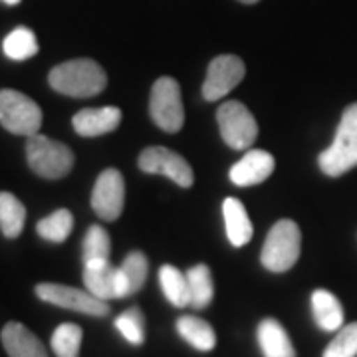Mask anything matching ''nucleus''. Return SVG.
Here are the masks:
<instances>
[{"label": "nucleus", "mask_w": 357, "mask_h": 357, "mask_svg": "<svg viewBox=\"0 0 357 357\" xmlns=\"http://www.w3.org/2000/svg\"><path fill=\"white\" fill-rule=\"evenodd\" d=\"M26 159L30 169L42 178H64L76 163L74 151L60 143L54 141L46 135H32L26 141Z\"/></svg>", "instance_id": "nucleus-3"}, {"label": "nucleus", "mask_w": 357, "mask_h": 357, "mask_svg": "<svg viewBox=\"0 0 357 357\" xmlns=\"http://www.w3.org/2000/svg\"><path fill=\"white\" fill-rule=\"evenodd\" d=\"M220 135L230 149H250L258 137V123L250 109L241 102H225L217 112Z\"/></svg>", "instance_id": "nucleus-7"}, {"label": "nucleus", "mask_w": 357, "mask_h": 357, "mask_svg": "<svg viewBox=\"0 0 357 357\" xmlns=\"http://www.w3.org/2000/svg\"><path fill=\"white\" fill-rule=\"evenodd\" d=\"M115 328L129 344L141 345L145 342V316L139 307L133 306L115 318Z\"/></svg>", "instance_id": "nucleus-28"}, {"label": "nucleus", "mask_w": 357, "mask_h": 357, "mask_svg": "<svg viewBox=\"0 0 357 357\" xmlns=\"http://www.w3.org/2000/svg\"><path fill=\"white\" fill-rule=\"evenodd\" d=\"M72 229H74V215L68 208H60V211L52 213L36 225L40 236L54 244L64 243L66 238L72 234Z\"/></svg>", "instance_id": "nucleus-25"}, {"label": "nucleus", "mask_w": 357, "mask_h": 357, "mask_svg": "<svg viewBox=\"0 0 357 357\" xmlns=\"http://www.w3.org/2000/svg\"><path fill=\"white\" fill-rule=\"evenodd\" d=\"M357 356V321L340 328L335 337L324 349V357H356Z\"/></svg>", "instance_id": "nucleus-29"}, {"label": "nucleus", "mask_w": 357, "mask_h": 357, "mask_svg": "<svg viewBox=\"0 0 357 357\" xmlns=\"http://www.w3.org/2000/svg\"><path fill=\"white\" fill-rule=\"evenodd\" d=\"M318 163L328 177H342L357 167V102L344 109L333 143L319 153Z\"/></svg>", "instance_id": "nucleus-2"}, {"label": "nucleus", "mask_w": 357, "mask_h": 357, "mask_svg": "<svg viewBox=\"0 0 357 357\" xmlns=\"http://www.w3.org/2000/svg\"><path fill=\"white\" fill-rule=\"evenodd\" d=\"M159 284L165 298L175 307L191 306V296H189V282L187 274H183L177 266L165 264L159 270Z\"/></svg>", "instance_id": "nucleus-21"}, {"label": "nucleus", "mask_w": 357, "mask_h": 357, "mask_svg": "<svg viewBox=\"0 0 357 357\" xmlns=\"http://www.w3.org/2000/svg\"><path fill=\"white\" fill-rule=\"evenodd\" d=\"M0 126L14 135L32 137L42 128V109L16 89H0Z\"/></svg>", "instance_id": "nucleus-5"}, {"label": "nucleus", "mask_w": 357, "mask_h": 357, "mask_svg": "<svg viewBox=\"0 0 357 357\" xmlns=\"http://www.w3.org/2000/svg\"><path fill=\"white\" fill-rule=\"evenodd\" d=\"M36 296L42 302H48L52 306L66 307L72 312H79L86 316H96L103 318L109 314L107 302H103L100 298H96L88 290H79L64 284H52V282H42L36 286Z\"/></svg>", "instance_id": "nucleus-8"}, {"label": "nucleus", "mask_w": 357, "mask_h": 357, "mask_svg": "<svg viewBox=\"0 0 357 357\" xmlns=\"http://www.w3.org/2000/svg\"><path fill=\"white\" fill-rule=\"evenodd\" d=\"M187 282H189V296H191V306L195 310H204L211 306L215 286H213V274L206 264H197L187 270Z\"/></svg>", "instance_id": "nucleus-23"}, {"label": "nucleus", "mask_w": 357, "mask_h": 357, "mask_svg": "<svg viewBox=\"0 0 357 357\" xmlns=\"http://www.w3.org/2000/svg\"><path fill=\"white\" fill-rule=\"evenodd\" d=\"M238 2H243V4H256V2H260V0H238Z\"/></svg>", "instance_id": "nucleus-31"}, {"label": "nucleus", "mask_w": 357, "mask_h": 357, "mask_svg": "<svg viewBox=\"0 0 357 357\" xmlns=\"http://www.w3.org/2000/svg\"><path fill=\"white\" fill-rule=\"evenodd\" d=\"M26 208L13 192H0V230L6 238H18L24 230Z\"/></svg>", "instance_id": "nucleus-22"}, {"label": "nucleus", "mask_w": 357, "mask_h": 357, "mask_svg": "<svg viewBox=\"0 0 357 357\" xmlns=\"http://www.w3.org/2000/svg\"><path fill=\"white\" fill-rule=\"evenodd\" d=\"M126 204V181L123 175L117 169H105L102 175L98 177L93 191H91V208L96 215L114 222L121 217Z\"/></svg>", "instance_id": "nucleus-10"}, {"label": "nucleus", "mask_w": 357, "mask_h": 357, "mask_svg": "<svg viewBox=\"0 0 357 357\" xmlns=\"http://www.w3.org/2000/svg\"><path fill=\"white\" fill-rule=\"evenodd\" d=\"M121 123V109L119 107H86L77 112L72 119V126L77 135L82 137H100L112 133Z\"/></svg>", "instance_id": "nucleus-13"}, {"label": "nucleus", "mask_w": 357, "mask_h": 357, "mask_svg": "<svg viewBox=\"0 0 357 357\" xmlns=\"http://www.w3.org/2000/svg\"><path fill=\"white\" fill-rule=\"evenodd\" d=\"M109 252H112V241L107 230L93 225L89 227L84 238V250H82V258L84 264L88 262H100V260H109Z\"/></svg>", "instance_id": "nucleus-27"}, {"label": "nucleus", "mask_w": 357, "mask_h": 357, "mask_svg": "<svg viewBox=\"0 0 357 357\" xmlns=\"http://www.w3.org/2000/svg\"><path fill=\"white\" fill-rule=\"evenodd\" d=\"M312 314L324 332H337L344 328V306L328 290H316L312 294Z\"/></svg>", "instance_id": "nucleus-19"}, {"label": "nucleus", "mask_w": 357, "mask_h": 357, "mask_svg": "<svg viewBox=\"0 0 357 357\" xmlns=\"http://www.w3.org/2000/svg\"><path fill=\"white\" fill-rule=\"evenodd\" d=\"M276 167V159L264 149H248L241 161L230 167L229 177L236 187H252L264 183Z\"/></svg>", "instance_id": "nucleus-12"}, {"label": "nucleus", "mask_w": 357, "mask_h": 357, "mask_svg": "<svg viewBox=\"0 0 357 357\" xmlns=\"http://www.w3.org/2000/svg\"><path fill=\"white\" fill-rule=\"evenodd\" d=\"M84 332L77 324H60L52 333V351L56 357H77L82 347Z\"/></svg>", "instance_id": "nucleus-26"}, {"label": "nucleus", "mask_w": 357, "mask_h": 357, "mask_svg": "<svg viewBox=\"0 0 357 357\" xmlns=\"http://www.w3.org/2000/svg\"><path fill=\"white\" fill-rule=\"evenodd\" d=\"M256 337H258V345L264 357H296L292 340L278 319H262L258 324Z\"/></svg>", "instance_id": "nucleus-16"}, {"label": "nucleus", "mask_w": 357, "mask_h": 357, "mask_svg": "<svg viewBox=\"0 0 357 357\" xmlns=\"http://www.w3.org/2000/svg\"><path fill=\"white\" fill-rule=\"evenodd\" d=\"M48 84L58 93L70 98H93L107 86V74L96 60L77 58L52 68Z\"/></svg>", "instance_id": "nucleus-1"}, {"label": "nucleus", "mask_w": 357, "mask_h": 357, "mask_svg": "<svg viewBox=\"0 0 357 357\" xmlns=\"http://www.w3.org/2000/svg\"><path fill=\"white\" fill-rule=\"evenodd\" d=\"M8 357H48L44 344L20 321H8L0 333Z\"/></svg>", "instance_id": "nucleus-15"}, {"label": "nucleus", "mask_w": 357, "mask_h": 357, "mask_svg": "<svg viewBox=\"0 0 357 357\" xmlns=\"http://www.w3.org/2000/svg\"><path fill=\"white\" fill-rule=\"evenodd\" d=\"M244 74H246V66L238 56L220 54L208 64L203 84V98L206 102L222 100L243 82Z\"/></svg>", "instance_id": "nucleus-9"}, {"label": "nucleus", "mask_w": 357, "mask_h": 357, "mask_svg": "<svg viewBox=\"0 0 357 357\" xmlns=\"http://www.w3.org/2000/svg\"><path fill=\"white\" fill-rule=\"evenodd\" d=\"M4 4H8V6H16V4H20V0H2Z\"/></svg>", "instance_id": "nucleus-30"}, {"label": "nucleus", "mask_w": 357, "mask_h": 357, "mask_svg": "<svg viewBox=\"0 0 357 357\" xmlns=\"http://www.w3.org/2000/svg\"><path fill=\"white\" fill-rule=\"evenodd\" d=\"M2 52H4L6 58L16 60V62H22V60H28V58L36 56L38 54L36 34L30 28H26V26L14 28L13 32L2 42Z\"/></svg>", "instance_id": "nucleus-24"}, {"label": "nucleus", "mask_w": 357, "mask_h": 357, "mask_svg": "<svg viewBox=\"0 0 357 357\" xmlns=\"http://www.w3.org/2000/svg\"><path fill=\"white\" fill-rule=\"evenodd\" d=\"M115 272L117 268L109 264V260L88 262L84 264V284L89 294L100 298L103 302L117 300L115 294Z\"/></svg>", "instance_id": "nucleus-18"}, {"label": "nucleus", "mask_w": 357, "mask_h": 357, "mask_svg": "<svg viewBox=\"0 0 357 357\" xmlns=\"http://www.w3.org/2000/svg\"><path fill=\"white\" fill-rule=\"evenodd\" d=\"M149 114L157 128L167 133H177L185 123V107L181 100V86L177 79L163 76L159 77L151 88L149 98Z\"/></svg>", "instance_id": "nucleus-6"}, {"label": "nucleus", "mask_w": 357, "mask_h": 357, "mask_svg": "<svg viewBox=\"0 0 357 357\" xmlns=\"http://www.w3.org/2000/svg\"><path fill=\"white\" fill-rule=\"evenodd\" d=\"M302 250V232L294 220H278L268 232L264 246H262V266L270 272H288L300 258Z\"/></svg>", "instance_id": "nucleus-4"}, {"label": "nucleus", "mask_w": 357, "mask_h": 357, "mask_svg": "<svg viewBox=\"0 0 357 357\" xmlns=\"http://www.w3.org/2000/svg\"><path fill=\"white\" fill-rule=\"evenodd\" d=\"M178 335L199 351H213L217 345V333L213 326L197 316H181L177 319Z\"/></svg>", "instance_id": "nucleus-20"}, {"label": "nucleus", "mask_w": 357, "mask_h": 357, "mask_svg": "<svg viewBox=\"0 0 357 357\" xmlns=\"http://www.w3.org/2000/svg\"><path fill=\"white\" fill-rule=\"evenodd\" d=\"M222 215H225V227H227L229 243L236 248L250 243L255 229H252V222L248 218L244 204L238 199L229 197L222 203Z\"/></svg>", "instance_id": "nucleus-17"}, {"label": "nucleus", "mask_w": 357, "mask_h": 357, "mask_svg": "<svg viewBox=\"0 0 357 357\" xmlns=\"http://www.w3.org/2000/svg\"><path fill=\"white\" fill-rule=\"evenodd\" d=\"M147 274H149V260L147 256L133 250L126 256V260L121 262V266H117L115 272V294L117 300L119 298H128L137 294L145 286L147 282Z\"/></svg>", "instance_id": "nucleus-14"}, {"label": "nucleus", "mask_w": 357, "mask_h": 357, "mask_svg": "<svg viewBox=\"0 0 357 357\" xmlns=\"http://www.w3.org/2000/svg\"><path fill=\"white\" fill-rule=\"evenodd\" d=\"M139 169L153 175H165L178 187L189 189L195 183L192 167L181 155L167 147H147L139 155Z\"/></svg>", "instance_id": "nucleus-11"}]
</instances>
